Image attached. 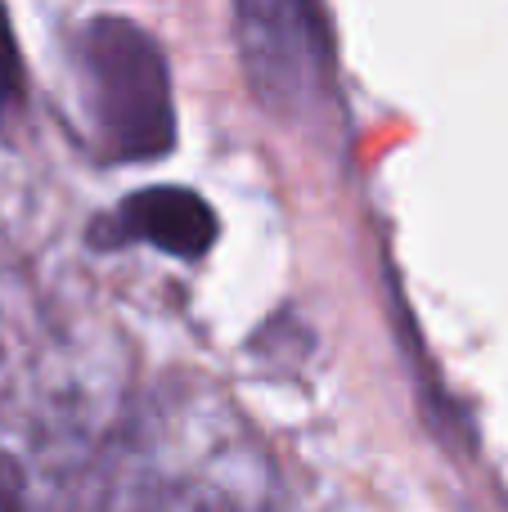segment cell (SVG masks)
Masks as SVG:
<instances>
[{"instance_id": "obj_1", "label": "cell", "mask_w": 508, "mask_h": 512, "mask_svg": "<svg viewBox=\"0 0 508 512\" xmlns=\"http://www.w3.org/2000/svg\"><path fill=\"white\" fill-rule=\"evenodd\" d=\"M77 59L90 122L108 158H167L176 144V104L158 41L131 18L104 14L77 32Z\"/></svg>"}, {"instance_id": "obj_2", "label": "cell", "mask_w": 508, "mask_h": 512, "mask_svg": "<svg viewBox=\"0 0 508 512\" xmlns=\"http://www.w3.org/2000/svg\"><path fill=\"white\" fill-rule=\"evenodd\" d=\"M234 36L266 113L302 122L329 108L333 50L320 0H234Z\"/></svg>"}, {"instance_id": "obj_3", "label": "cell", "mask_w": 508, "mask_h": 512, "mask_svg": "<svg viewBox=\"0 0 508 512\" xmlns=\"http://www.w3.org/2000/svg\"><path fill=\"white\" fill-rule=\"evenodd\" d=\"M99 243H153V248L171 252V256H203L207 248L216 243V216L212 207L203 203L198 194L189 189H140L131 194L113 216L108 225L99 230Z\"/></svg>"}, {"instance_id": "obj_4", "label": "cell", "mask_w": 508, "mask_h": 512, "mask_svg": "<svg viewBox=\"0 0 508 512\" xmlns=\"http://www.w3.org/2000/svg\"><path fill=\"white\" fill-rule=\"evenodd\" d=\"M18 99H23V59H18L9 14H5V5H0V117L14 113Z\"/></svg>"}, {"instance_id": "obj_5", "label": "cell", "mask_w": 508, "mask_h": 512, "mask_svg": "<svg viewBox=\"0 0 508 512\" xmlns=\"http://www.w3.org/2000/svg\"><path fill=\"white\" fill-rule=\"evenodd\" d=\"M0 512H23V468L5 450H0Z\"/></svg>"}]
</instances>
